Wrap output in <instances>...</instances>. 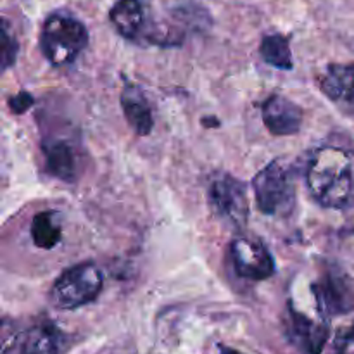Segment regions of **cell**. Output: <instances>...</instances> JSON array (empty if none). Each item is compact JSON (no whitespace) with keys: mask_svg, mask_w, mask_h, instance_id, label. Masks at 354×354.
<instances>
[{"mask_svg":"<svg viewBox=\"0 0 354 354\" xmlns=\"http://www.w3.org/2000/svg\"><path fill=\"white\" fill-rule=\"evenodd\" d=\"M306 183L311 196L324 207L342 209L354 196V159L351 152L325 145L308 162Z\"/></svg>","mask_w":354,"mask_h":354,"instance_id":"cell-1","label":"cell"},{"mask_svg":"<svg viewBox=\"0 0 354 354\" xmlns=\"http://www.w3.org/2000/svg\"><path fill=\"white\" fill-rule=\"evenodd\" d=\"M88 45L85 24L68 14H52L44 23L40 47L52 66H68Z\"/></svg>","mask_w":354,"mask_h":354,"instance_id":"cell-2","label":"cell"},{"mask_svg":"<svg viewBox=\"0 0 354 354\" xmlns=\"http://www.w3.org/2000/svg\"><path fill=\"white\" fill-rule=\"evenodd\" d=\"M104 275L93 263H80L66 270L48 292L55 310L69 311L93 303L102 292Z\"/></svg>","mask_w":354,"mask_h":354,"instance_id":"cell-3","label":"cell"},{"mask_svg":"<svg viewBox=\"0 0 354 354\" xmlns=\"http://www.w3.org/2000/svg\"><path fill=\"white\" fill-rule=\"evenodd\" d=\"M252 190L259 211L268 216H282L290 213L296 203L292 173L280 161L270 162L254 176Z\"/></svg>","mask_w":354,"mask_h":354,"instance_id":"cell-4","label":"cell"},{"mask_svg":"<svg viewBox=\"0 0 354 354\" xmlns=\"http://www.w3.org/2000/svg\"><path fill=\"white\" fill-rule=\"evenodd\" d=\"M207 201L214 213L234 227H245L249 218L248 189L228 173H216L209 178Z\"/></svg>","mask_w":354,"mask_h":354,"instance_id":"cell-5","label":"cell"},{"mask_svg":"<svg viewBox=\"0 0 354 354\" xmlns=\"http://www.w3.org/2000/svg\"><path fill=\"white\" fill-rule=\"evenodd\" d=\"M318 310L327 317L346 315L354 310V287L349 277L337 266H330L313 286Z\"/></svg>","mask_w":354,"mask_h":354,"instance_id":"cell-6","label":"cell"},{"mask_svg":"<svg viewBox=\"0 0 354 354\" xmlns=\"http://www.w3.org/2000/svg\"><path fill=\"white\" fill-rule=\"evenodd\" d=\"M230 259L237 275L252 282H261L275 273L273 256L265 245L252 239H235L230 245Z\"/></svg>","mask_w":354,"mask_h":354,"instance_id":"cell-7","label":"cell"},{"mask_svg":"<svg viewBox=\"0 0 354 354\" xmlns=\"http://www.w3.org/2000/svg\"><path fill=\"white\" fill-rule=\"evenodd\" d=\"M283 328L290 344L301 354H322L328 341V327L325 322L313 320L296 308H287Z\"/></svg>","mask_w":354,"mask_h":354,"instance_id":"cell-8","label":"cell"},{"mask_svg":"<svg viewBox=\"0 0 354 354\" xmlns=\"http://www.w3.org/2000/svg\"><path fill=\"white\" fill-rule=\"evenodd\" d=\"M261 116L270 133L277 135V137L297 133L301 130V124H303L301 107L287 97L279 95V93L268 97L263 102Z\"/></svg>","mask_w":354,"mask_h":354,"instance_id":"cell-9","label":"cell"},{"mask_svg":"<svg viewBox=\"0 0 354 354\" xmlns=\"http://www.w3.org/2000/svg\"><path fill=\"white\" fill-rule=\"evenodd\" d=\"M320 88L339 109L354 116V62L328 66L320 76Z\"/></svg>","mask_w":354,"mask_h":354,"instance_id":"cell-10","label":"cell"},{"mask_svg":"<svg viewBox=\"0 0 354 354\" xmlns=\"http://www.w3.org/2000/svg\"><path fill=\"white\" fill-rule=\"evenodd\" d=\"M121 107H123V114L127 118L128 124L133 128L137 135H149L154 127V120H152L151 106H149L147 99H145L144 92L138 86L127 83L121 92Z\"/></svg>","mask_w":354,"mask_h":354,"instance_id":"cell-11","label":"cell"},{"mask_svg":"<svg viewBox=\"0 0 354 354\" xmlns=\"http://www.w3.org/2000/svg\"><path fill=\"white\" fill-rule=\"evenodd\" d=\"M109 19L118 33L128 40H138L145 30V9L140 0H118Z\"/></svg>","mask_w":354,"mask_h":354,"instance_id":"cell-12","label":"cell"},{"mask_svg":"<svg viewBox=\"0 0 354 354\" xmlns=\"http://www.w3.org/2000/svg\"><path fill=\"white\" fill-rule=\"evenodd\" d=\"M45 156V165L50 175L73 182L76 178V158L71 145L66 140H48L41 145Z\"/></svg>","mask_w":354,"mask_h":354,"instance_id":"cell-13","label":"cell"},{"mask_svg":"<svg viewBox=\"0 0 354 354\" xmlns=\"http://www.w3.org/2000/svg\"><path fill=\"white\" fill-rule=\"evenodd\" d=\"M55 211H41L31 221V239L40 249H54L62 239V227Z\"/></svg>","mask_w":354,"mask_h":354,"instance_id":"cell-14","label":"cell"},{"mask_svg":"<svg viewBox=\"0 0 354 354\" xmlns=\"http://www.w3.org/2000/svg\"><path fill=\"white\" fill-rule=\"evenodd\" d=\"M259 54H261L263 61L266 64L273 66L279 69H292V52H290V45L287 37L283 35H268L261 40L259 45Z\"/></svg>","mask_w":354,"mask_h":354,"instance_id":"cell-15","label":"cell"},{"mask_svg":"<svg viewBox=\"0 0 354 354\" xmlns=\"http://www.w3.org/2000/svg\"><path fill=\"white\" fill-rule=\"evenodd\" d=\"M59 334L50 325H38L28 332L19 354H59Z\"/></svg>","mask_w":354,"mask_h":354,"instance_id":"cell-16","label":"cell"},{"mask_svg":"<svg viewBox=\"0 0 354 354\" xmlns=\"http://www.w3.org/2000/svg\"><path fill=\"white\" fill-rule=\"evenodd\" d=\"M17 57V40L10 33L7 19L2 21V69L7 71L16 62Z\"/></svg>","mask_w":354,"mask_h":354,"instance_id":"cell-17","label":"cell"},{"mask_svg":"<svg viewBox=\"0 0 354 354\" xmlns=\"http://www.w3.org/2000/svg\"><path fill=\"white\" fill-rule=\"evenodd\" d=\"M330 354H354V325L337 332Z\"/></svg>","mask_w":354,"mask_h":354,"instance_id":"cell-18","label":"cell"},{"mask_svg":"<svg viewBox=\"0 0 354 354\" xmlns=\"http://www.w3.org/2000/svg\"><path fill=\"white\" fill-rule=\"evenodd\" d=\"M31 106H33V97H31V93L19 92L17 95H14L12 99H9L10 111L16 114H23L24 111L30 109Z\"/></svg>","mask_w":354,"mask_h":354,"instance_id":"cell-19","label":"cell"},{"mask_svg":"<svg viewBox=\"0 0 354 354\" xmlns=\"http://www.w3.org/2000/svg\"><path fill=\"white\" fill-rule=\"evenodd\" d=\"M220 353H221V354H242V353L235 351V349L227 348V346H220Z\"/></svg>","mask_w":354,"mask_h":354,"instance_id":"cell-20","label":"cell"}]
</instances>
